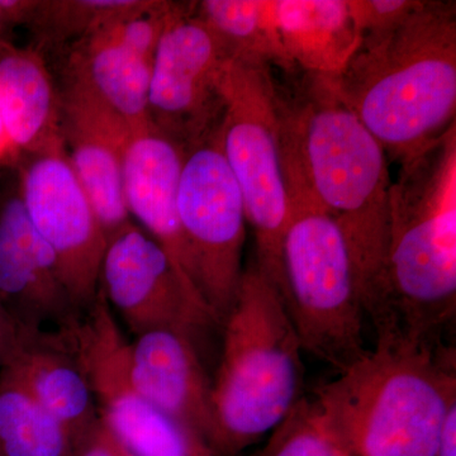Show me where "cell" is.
<instances>
[{"instance_id":"obj_1","label":"cell","mask_w":456,"mask_h":456,"mask_svg":"<svg viewBox=\"0 0 456 456\" xmlns=\"http://www.w3.org/2000/svg\"><path fill=\"white\" fill-rule=\"evenodd\" d=\"M294 102L281 95V156L288 197L320 207L349 245L360 302L379 314L389 232L388 155L332 89L307 74Z\"/></svg>"},{"instance_id":"obj_2","label":"cell","mask_w":456,"mask_h":456,"mask_svg":"<svg viewBox=\"0 0 456 456\" xmlns=\"http://www.w3.org/2000/svg\"><path fill=\"white\" fill-rule=\"evenodd\" d=\"M389 193L378 346L452 344L456 314V125L399 161Z\"/></svg>"},{"instance_id":"obj_3","label":"cell","mask_w":456,"mask_h":456,"mask_svg":"<svg viewBox=\"0 0 456 456\" xmlns=\"http://www.w3.org/2000/svg\"><path fill=\"white\" fill-rule=\"evenodd\" d=\"M327 79L387 155L416 154L455 123V2L419 0L395 25L362 35Z\"/></svg>"},{"instance_id":"obj_4","label":"cell","mask_w":456,"mask_h":456,"mask_svg":"<svg viewBox=\"0 0 456 456\" xmlns=\"http://www.w3.org/2000/svg\"><path fill=\"white\" fill-rule=\"evenodd\" d=\"M311 401L350 456H435L456 407L454 345L375 346Z\"/></svg>"},{"instance_id":"obj_5","label":"cell","mask_w":456,"mask_h":456,"mask_svg":"<svg viewBox=\"0 0 456 456\" xmlns=\"http://www.w3.org/2000/svg\"><path fill=\"white\" fill-rule=\"evenodd\" d=\"M222 329L208 445L215 456H237L303 398V349L277 285L255 263L242 273Z\"/></svg>"},{"instance_id":"obj_6","label":"cell","mask_w":456,"mask_h":456,"mask_svg":"<svg viewBox=\"0 0 456 456\" xmlns=\"http://www.w3.org/2000/svg\"><path fill=\"white\" fill-rule=\"evenodd\" d=\"M281 297L303 351L338 373L369 353L355 266L340 227L307 200L290 202Z\"/></svg>"},{"instance_id":"obj_7","label":"cell","mask_w":456,"mask_h":456,"mask_svg":"<svg viewBox=\"0 0 456 456\" xmlns=\"http://www.w3.org/2000/svg\"><path fill=\"white\" fill-rule=\"evenodd\" d=\"M222 92V150L253 227L255 264L281 292V245L290 215L281 160V94L269 64L245 59L228 60Z\"/></svg>"},{"instance_id":"obj_8","label":"cell","mask_w":456,"mask_h":456,"mask_svg":"<svg viewBox=\"0 0 456 456\" xmlns=\"http://www.w3.org/2000/svg\"><path fill=\"white\" fill-rule=\"evenodd\" d=\"M176 206L194 284L222 327L244 273L248 220L244 198L222 150L220 127L185 154Z\"/></svg>"},{"instance_id":"obj_9","label":"cell","mask_w":456,"mask_h":456,"mask_svg":"<svg viewBox=\"0 0 456 456\" xmlns=\"http://www.w3.org/2000/svg\"><path fill=\"white\" fill-rule=\"evenodd\" d=\"M94 395L98 416L136 456H215L189 426L155 407L131 382L128 342L98 289L88 311L62 327Z\"/></svg>"},{"instance_id":"obj_10","label":"cell","mask_w":456,"mask_h":456,"mask_svg":"<svg viewBox=\"0 0 456 456\" xmlns=\"http://www.w3.org/2000/svg\"><path fill=\"white\" fill-rule=\"evenodd\" d=\"M196 2L180 3L156 49L150 80V127L185 151L218 130L230 53L194 13Z\"/></svg>"},{"instance_id":"obj_11","label":"cell","mask_w":456,"mask_h":456,"mask_svg":"<svg viewBox=\"0 0 456 456\" xmlns=\"http://www.w3.org/2000/svg\"><path fill=\"white\" fill-rule=\"evenodd\" d=\"M13 170L27 216L55 254L66 289L83 314L97 299L107 248L97 215L71 170L62 143L20 156Z\"/></svg>"},{"instance_id":"obj_12","label":"cell","mask_w":456,"mask_h":456,"mask_svg":"<svg viewBox=\"0 0 456 456\" xmlns=\"http://www.w3.org/2000/svg\"><path fill=\"white\" fill-rule=\"evenodd\" d=\"M99 290L134 336L170 330L196 341L221 327L194 284L134 221L108 240Z\"/></svg>"},{"instance_id":"obj_13","label":"cell","mask_w":456,"mask_h":456,"mask_svg":"<svg viewBox=\"0 0 456 456\" xmlns=\"http://www.w3.org/2000/svg\"><path fill=\"white\" fill-rule=\"evenodd\" d=\"M180 2L149 0L130 17L66 49L62 86L77 89L112 112L132 134L150 128V80L159 41Z\"/></svg>"},{"instance_id":"obj_14","label":"cell","mask_w":456,"mask_h":456,"mask_svg":"<svg viewBox=\"0 0 456 456\" xmlns=\"http://www.w3.org/2000/svg\"><path fill=\"white\" fill-rule=\"evenodd\" d=\"M0 303L26 330L62 329L82 316L55 254L27 216L14 170L0 188Z\"/></svg>"},{"instance_id":"obj_15","label":"cell","mask_w":456,"mask_h":456,"mask_svg":"<svg viewBox=\"0 0 456 456\" xmlns=\"http://www.w3.org/2000/svg\"><path fill=\"white\" fill-rule=\"evenodd\" d=\"M59 92L65 156L108 242L132 222L123 193V155L132 132L118 117L79 90L62 86Z\"/></svg>"},{"instance_id":"obj_16","label":"cell","mask_w":456,"mask_h":456,"mask_svg":"<svg viewBox=\"0 0 456 456\" xmlns=\"http://www.w3.org/2000/svg\"><path fill=\"white\" fill-rule=\"evenodd\" d=\"M185 154L182 146L154 128L132 134L123 155V193L130 217L139 222L194 284L176 206Z\"/></svg>"},{"instance_id":"obj_17","label":"cell","mask_w":456,"mask_h":456,"mask_svg":"<svg viewBox=\"0 0 456 456\" xmlns=\"http://www.w3.org/2000/svg\"><path fill=\"white\" fill-rule=\"evenodd\" d=\"M128 371L132 384L147 401L209 443L212 383L193 338L170 330L136 336L128 342Z\"/></svg>"},{"instance_id":"obj_18","label":"cell","mask_w":456,"mask_h":456,"mask_svg":"<svg viewBox=\"0 0 456 456\" xmlns=\"http://www.w3.org/2000/svg\"><path fill=\"white\" fill-rule=\"evenodd\" d=\"M3 370L64 426L75 448L98 421L88 378L64 330H26L17 353Z\"/></svg>"},{"instance_id":"obj_19","label":"cell","mask_w":456,"mask_h":456,"mask_svg":"<svg viewBox=\"0 0 456 456\" xmlns=\"http://www.w3.org/2000/svg\"><path fill=\"white\" fill-rule=\"evenodd\" d=\"M60 92L42 53L0 41V117L18 155L61 145Z\"/></svg>"},{"instance_id":"obj_20","label":"cell","mask_w":456,"mask_h":456,"mask_svg":"<svg viewBox=\"0 0 456 456\" xmlns=\"http://www.w3.org/2000/svg\"><path fill=\"white\" fill-rule=\"evenodd\" d=\"M277 18L289 70L335 77L362 40L350 0H277Z\"/></svg>"},{"instance_id":"obj_21","label":"cell","mask_w":456,"mask_h":456,"mask_svg":"<svg viewBox=\"0 0 456 456\" xmlns=\"http://www.w3.org/2000/svg\"><path fill=\"white\" fill-rule=\"evenodd\" d=\"M194 13L231 59L277 64L289 70L279 35L277 0H203L196 2Z\"/></svg>"},{"instance_id":"obj_22","label":"cell","mask_w":456,"mask_h":456,"mask_svg":"<svg viewBox=\"0 0 456 456\" xmlns=\"http://www.w3.org/2000/svg\"><path fill=\"white\" fill-rule=\"evenodd\" d=\"M149 0H26L22 26L33 49L66 50L86 36L141 11Z\"/></svg>"},{"instance_id":"obj_23","label":"cell","mask_w":456,"mask_h":456,"mask_svg":"<svg viewBox=\"0 0 456 456\" xmlns=\"http://www.w3.org/2000/svg\"><path fill=\"white\" fill-rule=\"evenodd\" d=\"M64 426L8 371H0V456H74Z\"/></svg>"},{"instance_id":"obj_24","label":"cell","mask_w":456,"mask_h":456,"mask_svg":"<svg viewBox=\"0 0 456 456\" xmlns=\"http://www.w3.org/2000/svg\"><path fill=\"white\" fill-rule=\"evenodd\" d=\"M256 456H350L326 428L311 399L302 398Z\"/></svg>"},{"instance_id":"obj_25","label":"cell","mask_w":456,"mask_h":456,"mask_svg":"<svg viewBox=\"0 0 456 456\" xmlns=\"http://www.w3.org/2000/svg\"><path fill=\"white\" fill-rule=\"evenodd\" d=\"M417 3L419 0H350L351 11L362 36L395 25Z\"/></svg>"},{"instance_id":"obj_26","label":"cell","mask_w":456,"mask_h":456,"mask_svg":"<svg viewBox=\"0 0 456 456\" xmlns=\"http://www.w3.org/2000/svg\"><path fill=\"white\" fill-rule=\"evenodd\" d=\"M74 456H136L101 419L77 443Z\"/></svg>"},{"instance_id":"obj_27","label":"cell","mask_w":456,"mask_h":456,"mask_svg":"<svg viewBox=\"0 0 456 456\" xmlns=\"http://www.w3.org/2000/svg\"><path fill=\"white\" fill-rule=\"evenodd\" d=\"M25 332L0 303V371L13 359Z\"/></svg>"},{"instance_id":"obj_28","label":"cell","mask_w":456,"mask_h":456,"mask_svg":"<svg viewBox=\"0 0 456 456\" xmlns=\"http://www.w3.org/2000/svg\"><path fill=\"white\" fill-rule=\"evenodd\" d=\"M25 0H0V41L17 26H22Z\"/></svg>"},{"instance_id":"obj_29","label":"cell","mask_w":456,"mask_h":456,"mask_svg":"<svg viewBox=\"0 0 456 456\" xmlns=\"http://www.w3.org/2000/svg\"><path fill=\"white\" fill-rule=\"evenodd\" d=\"M435 456H456V407L450 411Z\"/></svg>"},{"instance_id":"obj_30","label":"cell","mask_w":456,"mask_h":456,"mask_svg":"<svg viewBox=\"0 0 456 456\" xmlns=\"http://www.w3.org/2000/svg\"><path fill=\"white\" fill-rule=\"evenodd\" d=\"M18 160H20V155L12 146L7 132L4 130V126H3L2 117H0V169L2 167H12V169H14Z\"/></svg>"}]
</instances>
